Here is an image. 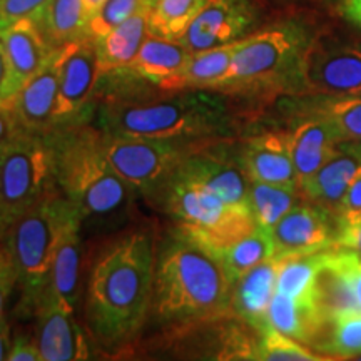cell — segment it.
I'll return each mask as SVG.
<instances>
[{
  "label": "cell",
  "mask_w": 361,
  "mask_h": 361,
  "mask_svg": "<svg viewBox=\"0 0 361 361\" xmlns=\"http://www.w3.org/2000/svg\"><path fill=\"white\" fill-rule=\"evenodd\" d=\"M318 116L340 133L343 141L361 144V96L326 97L318 106Z\"/></svg>",
  "instance_id": "obj_31"
},
{
  "label": "cell",
  "mask_w": 361,
  "mask_h": 361,
  "mask_svg": "<svg viewBox=\"0 0 361 361\" xmlns=\"http://www.w3.org/2000/svg\"><path fill=\"white\" fill-rule=\"evenodd\" d=\"M72 313L52 305L37 310V343L40 361H74L90 358V350L82 329Z\"/></svg>",
  "instance_id": "obj_20"
},
{
  "label": "cell",
  "mask_w": 361,
  "mask_h": 361,
  "mask_svg": "<svg viewBox=\"0 0 361 361\" xmlns=\"http://www.w3.org/2000/svg\"><path fill=\"white\" fill-rule=\"evenodd\" d=\"M104 2H106V0H84L85 12H87V19H90V17H92L94 13H96L99 8H101V6H102Z\"/></svg>",
  "instance_id": "obj_45"
},
{
  "label": "cell",
  "mask_w": 361,
  "mask_h": 361,
  "mask_svg": "<svg viewBox=\"0 0 361 361\" xmlns=\"http://www.w3.org/2000/svg\"><path fill=\"white\" fill-rule=\"evenodd\" d=\"M51 0H0V29L30 19L39 22Z\"/></svg>",
  "instance_id": "obj_35"
},
{
  "label": "cell",
  "mask_w": 361,
  "mask_h": 361,
  "mask_svg": "<svg viewBox=\"0 0 361 361\" xmlns=\"http://www.w3.org/2000/svg\"><path fill=\"white\" fill-rule=\"evenodd\" d=\"M84 0H51L37 24L54 49L89 37Z\"/></svg>",
  "instance_id": "obj_25"
},
{
  "label": "cell",
  "mask_w": 361,
  "mask_h": 361,
  "mask_svg": "<svg viewBox=\"0 0 361 361\" xmlns=\"http://www.w3.org/2000/svg\"><path fill=\"white\" fill-rule=\"evenodd\" d=\"M0 42L20 85L51 61L54 49L35 20L24 19L0 29Z\"/></svg>",
  "instance_id": "obj_21"
},
{
  "label": "cell",
  "mask_w": 361,
  "mask_h": 361,
  "mask_svg": "<svg viewBox=\"0 0 361 361\" xmlns=\"http://www.w3.org/2000/svg\"><path fill=\"white\" fill-rule=\"evenodd\" d=\"M268 326L293 340L316 346L326 333L328 324L313 298L296 300L274 293L268 310Z\"/></svg>",
  "instance_id": "obj_23"
},
{
  "label": "cell",
  "mask_w": 361,
  "mask_h": 361,
  "mask_svg": "<svg viewBox=\"0 0 361 361\" xmlns=\"http://www.w3.org/2000/svg\"><path fill=\"white\" fill-rule=\"evenodd\" d=\"M252 19V8L246 0H209L194 17L179 42L192 54L236 42Z\"/></svg>",
  "instance_id": "obj_13"
},
{
  "label": "cell",
  "mask_w": 361,
  "mask_h": 361,
  "mask_svg": "<svg viewBox=\"0 0 361 361\" xmlns=\"http://www.w3.org/2000/svg\"><path fill=\"white\" fill-rule=\"evenodd\" d=\"M351 209H361V174L350 186L345 200L341 202V207L340 211H338V214L343 213V211H351Z\"/></svg>",
  "instance_id": "obj_41"
},
{
  "label": "cell",
  "mask_w": 361,
  "mask_h": 361,
  "mask_svg": "<svg viewBox=\"0 0 361 361\" xmlns=\"http://www.w3.org/2000/svg\"><path fill=\"white\" fill-rule=\"evenodd\" d=\"M74 223H82V216L56 186L13 221L0 238V250L16 269L17 281L24 286L25 303L34 310L59 241Z\"/></svg>",
  "instance_id": "obj_5"
},
{
  "label": "cell",
  "mask_w": 361,
  "mask_h": 361,
  "mask_svg": "<svg viewBox=\"0 0 361 361\" xmlns=\"http://www.w3.org/2000/svg\"><path fill=\"white\" fill-rule=\"evenodd\" d=\"M57 51L34 78L22 85L13 99V111L24 129L30 134L47 135L57 129Z\"/></svg>",
  "instance_id": "obj_15"
},
{
  "label": "cell",
  "mask_w": 361,
  "mask_h": 361,
  "mask_svg": "<svg viewBox=\"0 0 361 361\" xmlns=\"http://www.w3.org/2000/svg\"><path fill=\"white\" fill-rule=\"evenodd\" d=\"M52 151L57 188L85 219H111L124 214L139 192L112 169L104 152V133L72 123L45 135Z\"/></svg>",
  "instance_id": "obj_3"
},
{
  "label": "cell",
  "mask_w": 361,
  "mask_h": 361,
  "mask_svg": "<svg viewBox=\"0 0 361 361\" xmlns=\"http://www.w3.org/2000/svg\"><path fill=\"white\" fill-rule=\"evenodd\" d=\"M99 129L106 134L197 142L223 129V107L211 96L184 92L173 97L104 101Z\"/></svg>",
  "instance_id": "obj_4"
},
{
  "label": "cell",
  "mask_w": 361,
  "mask_h": 361,
  "mask_svg": "<svg viewBox=\"0 0 361 361\" xmlns=\"http://www.w3.org/2000/svg\"><path fill=\"white\" fill-rule=\"evenodd\" d=\"M256 360L263 361H322L328 360L324 356L314 355L313 351L306 350L300 345V341L283 335L276 329L268 328L261 333L258 341V353Z\"/></svg>",
  "instance_id": "obj_33"
},
{
  "label": "cell",
  "mask_w": 361,
  "mask_h": 361,
  "mask_svg": "<svg viewBox=\"0 0 361 361\" xmlns=\"http://www.w3.org/2000/svg\"><path fill=\"white\" fill-rule=\"evenodd\" d=\"M274 255H276V250H274V243L269 231L258 226L251 234L239 239L238 243L226 247L216 256L221 259L224 269L228 271L229 278L234 283L247 271L264 263L266 259L273 258Z\"/></svg>",
  "instance_id": "obj_27"
},
{
  "label": "cell",
  "mask_w": 361,
  "mask_h": 361,
  "mask_svg": "<svg viewBox=\"0 0 361 361\" xmlns=\"http://www.w3.org/2000/svg\"><path fill=\"white\" fill-rule=\"evenodd\" d=\"M209 0H156L149 8V29L152 35L179 40L194 17Z\"/></svg>",
  "instance_id": "obj_28"
},
{
  "label": "cell",
  "mask_w": 361,
  "mask_h": 361,
  "mask_svg": "<svg viewBox=\"0 0 361 361\" xmlns=\"http://www.w3.org/2000/svg\"><path fill=\"white\" fill-rule=\"evenodd\" d=\"M300 87L324 97L361 96V51L314 39L300 61Z\"/></svg>",
  "instance_id": "obj_9"
},
{
  "label": "cell",
  "mask_w": 361,
  "mask_h": 361,
  "mask_svg": "<svg viewBox=\"0 0 361 361\" xmlns=\"http://www.w3.org/2000/svg\"><path fill=\"white\" fill-rule=\"evenodd\" d=\"M241 161L250 180L298 189L291 134L266 133L256 135L246 142Z\"/></svg>",
  "instance_id": "obj_16"
},
{
  "label": "cell",
  "mask_w": 361,
  "mask_h": 361,
  "mask_svg": "<svg viewBox=\"0 0 361 361\" xmlns=\"http://www.w3.org/2000/svg\"><path fill=\"white\" fill-rule=\"evenodd\" d=\"M331 331L324 333L316 348L340 358L361 355V313L341 316L333 322Z\"/></svg>",
  "instance_id": "obj_32"
},
{
  "label": "cell",
  "mask_w": 361,
  "mask_h": 361,
  "mask_svg": "<svg viewBox=\"0 0 361 361\" xmlns=\"http://www.w3.org/2000/svg\"><path fill=\"white\" fill-rule=\"evenodd\" d=\"M233 279L213 251L179 231L156 261L152 306L157 318L189 326L231 311Z\"/></svg>",
  "instance_id": "obj_2"
},
{
  "label": "cell",
  "mask_w": 361,
  "mask_h": 361,
  "mask_svg": "<svg viewBox=\"0 0 361 361\" xmlns=\"http://www.w3.org/2000/svg\"><path fill=\"white\" fill-rule=\"evenodd\" d=\"M141 7H144V0H106L89 19L87 35L92 39L102 37L114 27L128 20L130 16H134Z\"/></svg>",
  "instance_id": "obj_34"
},
{
  "label": "cell",
  "mask_w": 361,
  "mask_h": 361,
  "mask_svg": "<svg viewBox=\"0 0 361 361\" xmlns=\"http://www.w3.org/2000/svg\"><path fill=\"white\" fill-rule=\"evenodd\" d=\"M276 255L300 256L335 250L336 229L328 211L319 206L298 204L269 229Z\"/></svg>",
  "instance_id": "obj_12"
},
{
  "label": "cell",
  "mask_w": 361,
  "mask_h": 361,
  "mask_svg": "<svg viewBox=\"0 0 361 361\" xmlns=\"http://www.w3.org/2000/svg\"><path fill=\"white\" fill-rule=\"evenodd\" d=\"M284 258L286 256L274 255L233 283L231 311L251 328L258 329L259 335L269 328L268 310L276 293L278 273Z\"/></svg>",
  "instance_id": "obj_18"
},
{
  "label": "cell",
  "mask_w": 361,
  "mask_h": 361,
  "mask_svg": "<svg viewBox=\"0 0 361 361\" xmlns=\"http://www.w3.org/2000/svg\"><path fill=\"white\" fill-rule=\"evenodd\" d=\"M8 361H40L37 343L25 333H19L13 338L11 351L7 356Z\"/></svg>",
  "instance_id": "obj_39"
},
{
  "label": "cell",
  "mask_w": 361,
  "mask_h": 361,
  "mask_svg": "<svg viewBox=\"0 0 361 361\" xmlns=\"http://www.w3.org/2000/svg\"><path fill=\"white\" fill-rule=\"evenodd\" d=\"M323 251L314 255L286 256L279 268L276 279V293L303 300L313 298L314 279L322 264Z\"/></svg>",
  "instance_id": "obj_30"
},
{
  "label": "cell",
  "mask_w": 361,
  "mask_h": 361,
  "mask_svg": "<svg viewBox=\"0 0 361 361\" xmlns=\"http://www.w3.org/2000/svg\"><path fill=\"white\" fill-rule=\"evenodd\" d=\"M343 16L351 24L361 27V0H346L341 7Z\"/></svg>",
  "instance_id": "obj_43"
},
{
  "label": "cell",
  "mask_w": 361,
  "mask_h": 361,
  "mask_svg": "<svg viewBox=\"0 0 361 361\" xmlns=\"http://www.w3.org/2000/svg\"><path fill=\"white\" fill-rule=\"evenodd\" d=\"M57 128H61L84 121L97 92L102 74L96 39L82 37L62 45L57 51Z\"/></svg>",
  "instance_id": "obj_10"
},
{
  "label": "cell",
  "mask_w": 361,
  "mask_h": 361,
  "mask_svg": "<svg viewBox=\"0 0 361 361\" xmlns=\"http://www.w3.org/2000/svg\"><path fill=\"white\" fill-rule=\"evenodd\" d=\"M154 2H156V0H144V6L152 7V6H154Z\"/></svg>",
  "instance_id": "obj_46"
},
{
  "label": "cell",
  "mask_w": 361,
  "mask_h": 361,
  "mask_svg": "<svg viewBox=\"0 0 361 361\" xmlns=\"http://www.w3.org/2000/svg\"><path fill=\"white\" fill-rule=\"evenodd\" d=\"M149 8L151 7H141L123 24L114 27L102 37L96 39L99 67H101L102 75L114 71L128 69L133 66L139 49L151 35Z\"/></svg>",
  "instance_id": "obj_24"
},
{
  "label": "cell",
  "mask_w": 361,
  "mask_h": 361,
  "mask_svg": "<svg viewBox=\"0 0 361 361\" xmlns=\"http://www.w3.org/2000/svg\"><path fill=\"white\" fill-rule=\"evenodd\" d=\"M296 204V188L274 186L256 180L250 183V211L259 228L269 231Z\"/></svg>",
  "instance_id": "obj_29"
},
{
  "label": "cell",
  "mask_w": 361,
  "mask_h": 361,
  "mask_svg": "<svg viewBox=\"0 0 361 361\" xmlns=\"http://www.w3.org/2000/svg\"><path fill=\"white\" fill-rule=\"evenodd\" d=\"M174 176L200 184L231 206L250 207V178L241 156L234 157L224 147L194 142Z\"/></svg>",
  "instance_id": "obj_11"
},
{
  "label": "cell",
  "mask_w": 361,
  "mask_h": 361,
  "mask_svg": "<svg viewBox=\"0 0 361 361\" xmlns=\"http://www.w3.org/2000/svg\"><path fill=\"white\" fill-rule=\"evenodd\" d=\"M20 82L13 74L7 54L0 42V106H13V99L20 90Z\"/></svg>",
  "instance_id": "obj_37"
},
{
  "label": "cell",
  "mask_w": 361,
  "mask_h": 361,
  "mask_svg": "<svg viewBox=\"0 0 361 361\" xmlns=\"http://www.w3.org/2000/svg\"><path fill=\"white\" fill-rule=\"evenodd\" d=\"M192 144L104 133V152L112 169L146 196H152L174 174Z\"/></svg>",
  "instance_id": "obj_8"
},
{
  "label": "cell",
  "mask_w": 361,
  "mask_h": 361,
  "mask_svg": "<svg viewBox=\"0 0 361 361\" xmlns=\"http://www.w3.org/2000/svg\"><path fill=\"white\" fill-rule=\"evenodd\" d=\"M350 278H351V288H353L356 305H358V311L361 313V256L360 255L356 256L353 264H351Z\"/></svg>",
  "instance_id": "obj_42"
},
{
  "label": "cell",
  "mask_w": 361,
  "mask_h": 361,
  "mask_svg": "<svg viewBox=\"0 0 361 361\" xmlns=\"http://www.w3.org/2000/svg\"><path fill=\"white\" fill-rule=\"evenodd\" d=\"M56 186L52 151L45 135L25 133L0 149V238Z\"/></svg>",
  "instance_id": "obj_7"
},
{
  "label": "cell",
  "mask_w": 361,
  "mask_h": 361,
  "mask_svg": "<svg viewBox=\"0 0 361 361\" xmlns=\"http://www.w3.org/2000/svg\"><path fill=\"white\" fill-rule=\"evenodd\" d=\"M191 56L192 52L179 40L162 39L151 34L139 49L129 69L161 90L178 92L184 89L183 75Z\"/></svg>",
  "instance_id": "obj_19"
},
{
  "label": "cell",
  "mask_w": 361,
  "mask_h": 361,
  "mask_svg": "<svg viewBox=\"0 0 361 361\" xmlns=\"http://www.w3.org/2000/svg\"><path fill=\"white\" fill-rule=\"evenodd\" d=\"M154 276V245L147 233L124 236L99 256L87 295V322L99 341L114 346L137 335L152 305Z\"/></svg>",
  "instance_id": "obj_1"
},
{
  "label": "cell",
  "mask_w": 361,
  "mask_h": 361,
  "mask_svg": "<svg viewBox=\"0 0 361 361\" xmlns=\"http://www.w3.org/2000/svg\"><path fill=\"white\" fill-rule=\"evenodd\" d=\"M238 42L194 52L184 71V89H218L228 79Z\"/></svg>",
  "instance_id": "obj_26"
},
{
  "label": "cell",
  "mask_w": 361,
  "mask_h": 361,
  "mask_svg": "<svg viewBox=\"0 0 361 361\" xmlns=\"http://www.w3.org/2000/svg\"><path fill=\"white\" fill-rule=\"evenodd\" d=\"M360 174L361 144L341 141L331 159L301 188V191L313 204L338 214L346 192Z\"/></svg>",
  "instance_id": "obj_17"
},
{
  "label": "cell",
  "mask_w": 361,
  "mask_h": 361,
  "mask_svg": "<svg viewBox=\"0 0 361 361\" xmlns=\"http://www.w3.org/2000/svg\"><path fill=\"white\" fill-rule=\"evenodd\" d=\"M308 35L295 24L274 25L238 42L228 79L216 90L255 92L300 87V61Z\"/></svg>",
  "instance_id": "obj_6"
},
{
  "label": "cell",
  "mask_w": 361,
  "mask_h": 361,
  "mask_svg": "<svg viewBox=\"0 0 361 361\" xmlns=\"http://www.w3.org/2000/svg\"><path fill=\"white\" fill-rule=\"evenodd\" d=\"M11 326H8L7 319H0V361L7 360L8 351H11Z\"/></svg>",
  "instance_id": "obj_44"
},
{
  "label": "cell",
  "mask_w": 361,
  "mask_h": 361,
  "mask_svg": "<svg viewBox=\"0 0 361 361\" xmlns=\"http://www.w3.org/2000/svg\"><path fill=\"white\" fill-rule=\"evenodd\" d=\"M25 133L27 130L20 124L13 106H0V149L19 139Z\"/></svg>",
  "instance_id": "obj_38"
},
{
  "label": "cell",
  "mask_w": 361,
  "mask_h": 361,
  "mask_svg": "<svg viewBox=\"0 0 361 361\" xmlns=\"http://www.w3.org/2000/svg\"><path fill=\"white\" fill-rule=\"evenodd\" d=\"M335 250H348L361 256V209L338 214Z\"/></svg>",
  "instance_id": "obj_36"
},
{
  "label": "cell",
  "mask_w": 361,
  "mask_h": 361,
  "mask_svg": "<svg viewBox=\"0 0 361 361\" xmlns=\"http://www.w3.org/2000/svg\"><path fill=\"white\" fill-rule=\"evenodd\" d=\"M80 226L82 223L71 224L59 241L35 311L44 305H52L74 314L79 300L80 264H82Z\"/></svg>",
  "instance_id": "obj_14"
},
{
  "label": "cell",
  "mask_w": 361,
  "mask_h": 361,
  "mask_svg": "<svg viewBox=\"0 0 361 361\" xmlns=\"http://www.w3.org/2000/svg\"><path fill=\"white\" fill-rule=\"evenodd\" d=\"M16 283H19L16 269L7 259V256L4 255V251L0 250V319L4 318V308H6V303Z\"/></svg>",
  "instance_id": "obj_40"
},
{
  "label": "cell",
  "mask_w": 361,
  "mask_h": 361,
  "mask_svg": "<svg viewBox=\"0 0 361 361\" xmlns=\"http://www.w3.org/2000/svg\"><path fill=\"white\" fill-rule=\"evenodd\" d=\"M341 141L340 133L319 116L298 126L291 134V154L298 188H303L331 159Z\"/></svg>",
  "instance_id": "obj_22"
}]
</instances>
